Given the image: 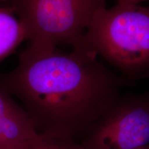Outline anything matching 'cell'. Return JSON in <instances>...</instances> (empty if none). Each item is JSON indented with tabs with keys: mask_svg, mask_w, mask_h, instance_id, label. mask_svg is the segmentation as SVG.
<instances>
[{
	"mask_svg": "<svg viewBox=\"0 0 149 149\" xmlns=\"http://www.w3.org/2000/svg\"><path fill=\"white\" fill-rule=\"evenodd\" d=\"M38 135L23 109L0 119V149L19 146Z\"/></svg>",
	"mask_w": 149,
	"mask_h": 149,
	"instance_id": "obj_5",
	"label": "cell"
},
{
	"mask_svg": "<svg viewBox=\"0 0 149 149\" xmlns=\"http://www.w3.org/2000/svg\"><path fill=\"white\" fill-rule=\"evenodd\" d=\"M83 43L130 84L149 78V6H100L91 18Z\"/></svg>",
	"mask_w": 149,
	"mask_h": 149,
	"instance_id": "obj_2",
	"label": "cell"
},
{
	"mask_svg": "<svg viewBox=\"0 0 149 149\" xmlns=\"http://www.w3.org/2000/svg\"><path fill=\"white\" fill-rule=\"evenodd\" d=\"M21 22L35 52L53 51L59 45L82 44L91 18L104 0H6Z\"/></svg>",
	"mask_w": 149,
	"mask_h": 149,
	"instance_id": "obj_3",
	"label": "cell"
},
{
	"mask_svg": "<svg viewBox=\"0 0 149 149\" xmlns=\"http://www.w3.org/2000/svg\"><path fill=\"white\" fill-rule=\"evenodd\" d=\"M8 91L0 83V119L22 109Z\"/></svg>",
	"mask_w": 149,
	"mask_h": 149,
	"instance_id": "obj_8",
	"label": "cell"
},
{
	"mask_svg": "<svg viewBox=\"0 0 149 149\" xmlns=\"http://www.w3.org/2000/svg\"><path fill=\"white\" fill-rule=\"evenodd\" d=\"M21 149H82L73 139L51 133H41L21 145Z\"/></svg>",
	"mask_w": 149,
	"mask_h": 149,
	"instance_id": "obj_7",
	"label": "cell"
},
{
	"mask_svg": "<svg viewBox=\"0 0 149 149\" xmlns=\"http://www.w3.org/2000/svg\"><path fill=\"white\" fill-rule=\"evenodd\" d=\"M0 83L39 133L76 140L117 101L130 83L109 70L84 44L70 53L25 48L18 64L0 74Z\"/></svg>",
	"mask_w": 149,
	"mask_h": 149,
	"instance_id": "obj_1",
	"label": "cell"
},
{
	"mask_svg": "<svg viewBox=\"0 0 149 149\" xmlns=\"http://www.w3.org/2000/svg\"><path fill=\"white\" fill-rule=\"evenodd\" d=\"M6 0H0V2H5Z\"/></svg>",
	"mask_w": 149,
	"mask_h": 149,
	"instance_id": "obj_12",
	"label": "cell"
},
{
	"mask_svg": "<svg viewBox=\"0 0 149 149\" xmlns=\"http://www.w3.org/2000/svg\"><path fill=\"white\" fill-rule=\"evenodd\" d=\"M118 3H126V4H139L143 1H148V0H115Z\"/></svg>",
	"mask_w": 149,
	"mask_h": 149,
	"instance_id": "obj_9",
	"label": "cell"
},
{
	"mask_svg": "<svg viewBox=\"0 0 149 149\" xmlns=\"http://www.w3.org/2000/svg\"><path fill=\"white\" fill-rule=\"evenodd\" d=\"M82 149H136L149 145V93L120 95L83 136Z\"/></svg>",
	"mask_w": 149,
	"mask_h": 149,
	"instance_id": "obj_4",
	"label": "cell"
},
{
	"mask_svg": "<svg viewBox=\"0 0 149 149\" xmlns=\"http://www.w3.org/2000/svg\"><path fill=\"white\" fill-rule=\"evenodd\" d=\"M136 149H149V145H147V146H144L142 147H140V148H137Z\"/></svg>",
	"mask_w": 149,
	"mask_h": 149,
	"instance_id": "obj_11",
	"label": "cell"
},
{
	"mask_svg": "<svg viewBox=\"0 0 149 149\" xmlns=\"http://www.w3.org/2000/svg\"><path fill=\"white\" fill-rule=\"evenodd\" d=\"M25 40V31L13 10L7 6H0V63Z\"/></svg>",
	"mask_w": 149,
	"mask_h": 149,
	"instance_id": "obj_6",
	"label": "cell"
},
{
	"mask_svg": "<svg viewBox=\"0 0 149 149\" xmlns=\"http://www.w3.org/2000/svg\"><path fill=\"white\" fill-rule=\"evenodd\" d=\"M3 149H21V145L17 147H13V148H3Z\"/></svg>",
	"mask_w": 149,
	"mask_h": 149,
	"instance_id": "obj_10",
	"label": "cell"
}]
</instances>
